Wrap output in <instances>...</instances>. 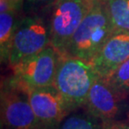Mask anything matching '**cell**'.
Wrapping results in <instances>:
<instances>
[{
	"mask_svg": "<svg viewBox=\"0 0 129 129\" xmlns=\"http://www.w3.org/2000/svg\"><path fill=\"white\" fill-rule=\"evenodd\" d=\"M55 1L56 0H24L22 11L26 15L38 14L50 9Z\"/></svg>",
	"mask_w": 129,
	"mask_h": 129,
	"instance_id": "14",
	"label": "cell"
},
{
	"mask_svg": "<svg viewBox=\"0 0 129 129\" xmlns=\"http://www.w3.org/2000/svg\"><path fill=\"white\" fill-rule=\"evenodd\" d=\"M83 107L101 121H129L127 99L118 95L104 78L96 80Z\"/></svg>",
	"mask_w": 129,
	"mask_h": 129,
	"instance_id": "7",
	"label": "cell"
},
{
	"mask_svg": "<svg viewBox=\"0 0 129 129\" xmlns=\"http://www.w3.org/2000/svg\"><path fill=\"white\" fill-rule=\"evenodd\" d=\"M114 31H129V0H104Z\"/></svg>",
	"mask_w": 129,
	"mask_h": 129,
	"instance_id": "11",
	"label": "cell"
},
{
	"mask_svg": "<svg viewBox=\"0 0 129 129\" xmlns=\"http://www.w3.org/2000/svg\"><path fill=\"white\" fill-rule=\"evenodd\" d=\"M104 79L118 95L127 99L129 96V59Z\"/></svg>",
	"mask_w": 129,
	"mask_h": 129,
	"instance_id": "13",
	"label": "cell"
},
{
	"mask_svg": "<svg viewBox=\"0 0 129 129\" xmlns=\"http://www.w3.org/2000/svg\"><path fill=\"white\" fill-rule=\"evenodd\" d=\"M113 32L104 0L95 2L72 37L66 55L90 62Z\"/></svg>",
	"mask_w": 129,
	"mask_h": 129,
	"instance_id": "2",
	"label": "cell"
},
{
	"mask_svg": "<svg viewBox=\"0 0 129 129\" xmlns=\"http://www.w3.org/2000/svg\"><path fill=\"white\" fill-rule=\"evenodd\" d=\"M27 91L29 103L42 129H55L70 113L53 85Z\"/></svg>",
	"mask_w": 129,
	"mask_h": 129,
	"instance_id": "8",
	"label": "cell"
},
{
	"mask_svg": "<svg viewBox=\"0 0 129 129\" xmlns=\"http://www.w3.org/2000/svg\"><path fill=\"white\" fill-rule=\"evenodd\" d=\"M129 59V31H114L90 61L97 76L107 78Z\"/></svg>",
	"mask_w": 129,
	"mask_h": 129,
	"instance_id": "9",
	"label": "cell"
},
{
	"mask_svg": "<svg viewBox=\"0 0 129 129\" xmlns=\"http://www.w3.org/2000/svg\"><path fill=\"white\" fill-rule=\"evenodd\" d=\"M87 1L91 2V3H95V2H97V1H103V0H87Z\"/></svg>",
	"mask_w": 129,
	"mask_h": 129,
	"instance_id": "17",
	"label": "cell"
},
{
	"mask_svg": "<svg viewBox=\"0 0 129 129\" xmlns=\"http://www.w3.org/2000/svg\"><path fill=\"white\" fill-rule=\"evenodd\" d=\"M93 3L87 0H56L50 17V45L60 55H66L71 39Z\"/></svg>",
	"mask_w": 129,
	"mask_h": 129,
	"instance_id": "4",
	"label": "cell"
},
{
	"mask_svg": "<svg viewBox=\"0 0 129 129\" xmlns=\"http://www.w3.org/2000/svg\"><path fill=\"white\" fill-rule=\"evenodd\" d=\"M98 77L89 62L67 55H60L53 86L71 112L84 107Z\"/></svg>",
	"mask_w": 129,
	"mask_h": 129,
	"instance_id": "1",
	"label": "cell"
},
{
	"mask_svg": "<svg viewBox=\"0 0 129 129\" xmlns=\"http://www.w3.org/2000/svg\"><path fill=\"white\" fill-rule=\"evenodd\" d=\"M7 3L9 6L12 9L15 10L17 12H20L23 10V6H24V0H2Z\"/></svg>",
	"mask_w": 129,
	"mask_h": 129,
	"instance_id": "16",
	"label": "cell"
},
{
	"mask_svg": "<svg viewBox=\"0 0 129 129\" xmlns=\"http://www.w3.org/2000/svg\"><path fill=\"white\" fill-rule=\"evenodd\" d=\"M2 129H42L29 103L28 91L12 78L2 84Z\"/></svg>",
	"mask_w": 129,
	"mask_h": 129,
	"instance_id": "5",
	"label": "cell"
},
{
	"mask_svg": "<svg viewBox=\"0 0 129 129\" xmlns=\"http://www.w3.org/2000/svg\"><path fill=\"white\" fill-rule=\"evenodd\" d=\"M14 9L0 11V55L2 62H9L15 30L19 20Z\"/></svg>",
	"mask_w": 129,
	"mask_h": 129,
	"instance_id": "10",
	"label": "cell"
},
{
	"mask_svg": "<svg viewBox=\"0 0 129 129\" xmlns=\"http://www.w3.org/2000/svg\"><path fill=\"white\" fill-rule=\"evenodd\" d=\"M50 11L51 8L19 19L9 59L11 66L50 45Z\"/></svg>",
	"mask_w": 129,
	"mask_h": 129,
	"instance_id": "3",
	"label": "cell"
},
{
	"mask_svg": "<svg viewBox=\"0 0 129 129\" xmlns=\"http://www.w3.org/2000/svg\"><path fill=\"white\" fill-rule=\"evenodd\" d=\"M55 129H102V121L83 107V111L70 112Z\"/></svg>",
	"mask_w": 129,
	"mask_h": 129,
	"instance_id": "12",
	"label": "cell"
},
{
	"mask_svg": "<svg viewBox=\"0 0 129 129\" xmlns=\"http://www.w3.org/2000/svg\"><path fill=\"white\" fill-rule=\"evenodd\" d=\"M60 55L51 45L12 66V79L26 90L54 84Z\"/></svg>",
	"mask_w": 129,
	"mask_h": 129,
	"instance_id": "6",
	"label": "cell"
},
{
	"mask_svg": "<svg viewBox=\"0 0 129 129\" xmlns=\"http://www.w3.org/2000/svg\"><path fill=\"white\" fill-rule=\"evenodd\" d=\"M102 129H129L128 121H102Z\"/></svg>",
	"mask_w": 129,
	"mask_h": 129,
	"instance_id": "15",
	"label": "cell"
}]
</instances>
